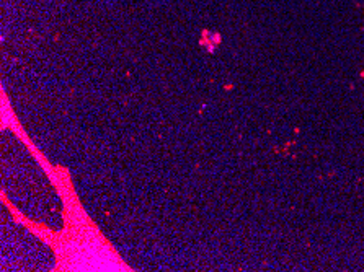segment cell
Masks as SVG:
<instances>
[{
  "label": "cell",
  "instance_id": "1",
  "mask_svg": "<svg viewBox=\"0 0 364 272\" xmlns=\"http://www.w3.org/2000/svg\"><path fill=\"white\" fill-rule=\"evenodd\" d=\"M211 41L214 42L215 46H217V44H219L220 41H222V37H220V34H219V33H214V34H212V36H211Z\"/></svg>",
  "mask_w": 364,
  "mask_h": 272
},
{
  "label": "cell",
  "instance_id": "2",
  "mask_svg": "<svg viewBox=\"0 0 364 272\" xmlns=\"http://www.w3.org/2000/svg\"><path fill=\"white\" fill-rule=\"evenodd\" d=\"M361 75H363V77H364V74H361Z\"/></svg>",
  "mask_w": 364,
  "mask_h": 272
}]
</instances>
